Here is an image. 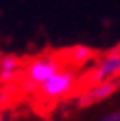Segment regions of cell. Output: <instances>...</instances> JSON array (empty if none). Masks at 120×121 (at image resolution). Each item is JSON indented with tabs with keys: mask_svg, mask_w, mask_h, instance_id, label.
I'll return each mask as SVG.
<instances>
[{
	"mask_svg": "<svg viewBox=\"0 0 120 121\" xmlns=\"http://www.w3.org/2000/svg\"><path fill=\"white\" fill-rule=\"evenodd\" d=\"M20 67V61L18 58L15 56H2L0 58V81H11L15 78L16 71Z\"/></svg>",
	"mask_w": 120,
	"mask_h": 121,
	"instance_id": "6",
	"label": "cell"
},
{
	"mask_svg": "<svg viewBox=\"0 0 120 121\" xmlns=\"http://www.w3.org/2000/svg\"><path fill=\"white\" fill-rule=\"evenodd\" d=\"M120 76V51L107 52L98 60V63L93 69V80L95 83L102 81H115Z\"/></svg>",
	"mask_w": 120,
	"mask_h": 121,
	"instance_id": "3",
	"label": "cell"
},
{
	"mask_svg": "<svg viewBox=\"0 0 120 121\" xmlns=\"http://www.w3.org/2000/svg\"><path fill=\"white\" fill-rule=\"evenodd\" d=\"M76 85V76L71 71H65L62 69L60 72H56L53 78L42 83L40 85V94L47 99H60V98H65Z\"/></svg>",
	"mask_w": 120,
	"mask_h": 121,
	"instance_id": "2",
	"label": "cell"
},
{
	"mask_svg": "<svg viewBox=\"0 0 120 121\" xmlns=\"http://www.w3.org/2000/svg\"><path fill=\"white\" fill-rule=\"evenodd\" d=\"M120 87V81H102V83H95L93 87H89L87 91L80 96V107H89L96 101H102L105 98H109L111 94H115V91Z\"/></svg>",
	"mask_w": 120,
	"mask_h": 121,
	"instance_id": "4",
	"label": "cell"
},
{
	"mask_svg": "<svg viewBox=\"0 0 120 121\" xmlns=\"http://www.w3.org/2000/svg\"><path fill=\"white\" fill-rule=\"evenodd\" d=\"M62 71V63L53 56H42L36 58L25 67V80L24 85L27 89H35V87L42 85L45 81L53 78L56 72Z\"/></svg>",
	"mask_w": 120,
	"mask_h": 121,
	"instance_id": "1",
	"label": "cell"
},
{
	"mask_svg": "<svg viewBox=\"0 0 120 121\" xmlns=\"http://www.w3.org/2000/svg\"><path fill=\"white\" fill-rule=\"evenodd\" d=\"M95 56H96V52L87 45H75V47H71V49L67 51V58H69V61L75 63V65H84V63L91 61Z\"/></svg>",
	"mask_w": 120,
	"mask_h": 121,
	"instance_id": "5",
	"label": "cell"
}]
</instances>
